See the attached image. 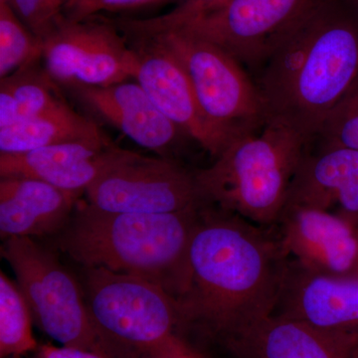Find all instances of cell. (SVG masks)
<instances>
[{"label": "cell", "mask_w": 358, "mask_h": 358, "mask_svg": "<svg viewBox=\"0 0 358 358\" xmlns=\"http://www.w3.org/2000/svg\"><path fill=\"white\" fill-rule=\"evenodd\" d=\"M120 31L136 56L134 81L190 140L217 157L230 140L202 114L189 79L176 56L150 35Z\"/></svg>", "instance_id": "obj_11"}, {"label": "cell", "mask_w": 358, "mask_h": 358, "mask_svg": "<svg viewBox=\"0 0 358 358\" xmlns=\"http://www.w3.org/2000/svg\"><path fill=\"white\" fill-rule=\"evenodd\" d=\"M257 75L267 122L288 127L310 143L358 83L357 7L348 0H320Z\"/></svg>", "instance_id": "obj_2"}, {"label": "cell", "mask_w": 358, "mask_h": 358, "mask_svg": "<svg viewBox=\"0 0 358 358\" xmlns=\"http://www.w3.org/2000/svg\"><path fill=\"white\" fill-rule=\"evenodd\" d=\"M348 1L358 8V0H348Z\"/></svg>", "instance_id": "obj_29"}, {"label": "cell", "mask_w": 358, "mask_h": 358, "mask_svg": "<svg viewBox=\"0 0 358 358\" xmlns=\"http://www.w3.org/2000/svg\"><path fill=\"white\" fill-rule=\"evenodd\" d=\"M33 315L17 282L0 273V357L18 358L36 352Z\"/></svg>", "instance_id": "obj_21"}, {"label": "cell", "mask_w": 358, "mask_h": 358, "mask_svg": "<svg viewBox=\"0 0 358 358\" xmlns=\"http://www.w3.org/2000/svg\"><path fill=\"white\" fill-rule=\"evenodd\" d=\"M278 232L289 259L319 274L358 275V227L338 214L306 206L285 207Z\"/></svg>", "instance_id": "obj_12"}, {"label": "cell", "mask_w": 358, "mask_h": 358, "mask_svg": "<svg viewBox=\"0 0 358 358\" xmlns=\"http://www.w3.org/2000/svg\"><path fill=\"white\" fill-rule=\"evenodd\" d=\"M70 0H8L18 17L39 39L48 36L60 20Z\"/></svg>", "instance_id": "obj_24"}, {"label": "cell", "mask_w": 358, "mask_h": 358, "mask_svg": "<svg viewBox=\"0 0 358 358\" xmlns=\"http://www.w3.org/2000/svg\"><path fill=\"white\" fill-rule=\"evenodd\" d=\"M310 143L358 152V83L327 115Z\"/></svg>", "instance_id": "obj_23"}, {"label": "cell", "mask_w": 358, "mask_h": 358, "mask_svg": "<svg viewBox=\"0 0 358 358\" xmlns=\"http://www.w3.org/2000/svg\"><path fill=\"white\" fill-rule=\"evenodd\" d=\"M42 41L44 68L58 85L108 86L134 79L136 56L114 21L64 16Z\"/></svg>", "instance_id": "obj_9"}, {"label": "cell", "mask_w": 358, "mask_h": 358, "mask_svg": "<svg viewBox=\"0 0 358 358\" xmlns=\"http://www.w3.org/2000/svg\"><path fill=\"white\" fill-rule=\"evenodd\" d=\"M291 205L331 211L358 227V152L308 145L289 186Z\"/></svg>", "instance_id": "obj_17"}, {"label": "cell", "mask_w": 358, "mask_h": 358, "mask_svg": "<svg viewBox=\"0 0 358 358\" xmlns=\"http://www.w3.org/2000/svg\"><path fill=\"white\" fill-rule=\"evenodd\" d=\"M308 143L282 124L235 136L213 164L194 171L202 199L260 226L281 217Z\"/></svg>", "instance_id": "obj_4"}, {"label": "cell", "mask_w": 358, "mask_h": 358, "mask_svg": "<svg viewBox=\"0 0 358 358\" xmlns=\"http://www.w3.org/2000/svg\"><path fill=\"white\" fill-rule=\"evenodd\" d=\"M169 358H200L196 353L193 352L192 350H187V352H185L182 353H179V355H173V357H171Z\"/></svg>", "instance_id": "obj_28"}, {"label": "cell", "mask_w": 358, "mask_h": 358, "mask_svg": "<svg viewBox=\"0 0 358 358\" xmlns=\"http://www.w3.org/2000/svg\"><path fill=\"white\" fill-rule=\"evenodd\" d=\"M18 358H22V357H18ZM33 358V357H32Z\"/></svg>", "instance_id": "obj_32"}, {"label": "cell", "mask_w": 358, "mask_h": 358, "mask_svg": "<svg viewBox=\"0 0 358 358\" xmlns=\"http://www.w3.org/2000/svg\"><path fill=\"white\" fill-rule=\"evenodd\" d=\"M40 60L20 68L0 83V129L36 117L67 103L57 83Z\"/></svg>", "instance_id": "obj_20"}, {"label": "cell", "mask_w": 358, "mask_h": 358, "mask_svg": "<svg viewBox=\"0 0 358 358\" xmlns=\"http://www.w3.org/2000/svg\"><path fill=\"white\" fill-rule=\"evenodd\" d=\"M236 358H352L358 333H334L272 313L224 341Z\"/></svg>", "instance_id": "obj_15"}, {"label": "cell", "mask_w": 358, "mask_h": 358, "mask_svg": "<svg viewBox=\"0 0 358 358\" xmlns=\"http://www.w3.org/2000/svg\"><path fill=\"white\" fill-rule=\"evenodd\" d=\"M229 0H180L178 6L164 15L152 17L160 24H174L192 16L218 8Z\"/></svg>", "instance_id": "obj_26"}, {"label": "cell", "mask_w": 358, "mask_h": 358, "mask_svg": "<svg viewBox=\"0 0 358 358\" xmlns=\"http://www.w3.org/2000/svg\"><path fill=\"white\" fill-rule=\"evenodd\" d=\"M108 138L93 120L68 103L0 129V154H21L49 145Z\"/></svg>", "instance_id": "obj_19"}, {"label": "cell", "mask_w": 358, "mask_h": 358, "mask_svg": "<svg viewBox=\"0 0 358 358\" xmlns=\"http://www.w3.org/2000/svg\"><path fill=\"white\" fill-rule=\"evenodd\" d=\"M33 358H115L102 350L72 346L40 345Z\"/></svg>", "instance_id": "obj_27"}, {"label": "cell", "mask_w": 358, "mask_h": 358, "mask_svg": "<svg viewBox=\"0 0 358 358\" xmlns=\"http://www.w3.org/2000/svg\"><path fill=\"white\" fill-rule=\"evenodd\" d=\"M1 254L43 333L60 345L105 352L82 285L55 254L28 237L4 240Z\"/></svg>", "instance_id": "obj_7"}, {"label": "cell", "mask_w": 358, "mask_h": 358, "mask_svg": "<svg viewBox=\"0 0 358 358\" xmlns=\"http://www.w3.org/2000/svg\"><path fill=\"white\" fill-rule=\"evenodd\" d=\"M289 261L278 234L204 202L178 299L186 329L224 341L272 315Z\"/></svg>", "instance_id": "obj_1"}, {"label": "cell", "mask_w": 358, "mask_h": 358, "mask_svg": "<svg viewBox=\"0 0 358 358\" xmlns=\"http://www.w3.org/2000/svg\"><path fill=\"white\" fill-rule=\"evenodd\" d=\"M85 193L96 208L117 213H171L204 203L194 171L171 157L129 150Z\"/></svg>", "instance_id": "obj_10"}, {"label": "cell", "mask_w": 358, "mask_h": 358, "mask_svg": "<svg viewBox=\"0 0 358 358\" xmlns=\"http://www.w3.org/2000/svg\"><path fill=\"white\" fill-rule=\"evenodd\" d=\"M43 41L35 36L8 3H0V78L42 60Z\"/></svg>", "instance_id": "obj_22"}, {"label": "cell", "mask_w": 358, "mask_h": 358, "mask_svg": "<svg viewBox=\"0 0 358 358\" xmlns=\"http://www.w3.org/2000/svg\"><path fill=\"white\" fill-rule=\"evenodd\" d=\"M162 1H164V0H162ZM167 1H169V2H178L180 1V0H167Z\"/></svg>", "instance_id": "obj_30"}, {"label": "cell", "mask_w": 358, "mask_h": 358, "mask_svg": "<svg viewBox=\"0 0 358 358\" xmlns=\"http://www.w3.org/2000/svg\"><path fill=\"white\" fill-rule=\"evenodd\" d=\"M320 0H229L225 4L174 23L152 24L182 28L208 40L258 73L285 35Z\"/></svg>", "instance_id": "obj_8"}, {"label": "cell", "mask_w": 358, "mask_h": 358, "mask_svg": "<svg viewBox=\"0 0 358 358\" xmlns=\"http://www.w3.org/2000/svg\"><path fill=\"white\" fill-rule=\"evenodd\" d=\"M81 194L39 179L1 178L0 235L14 237L59 234L69 222Z\"/></svg>", "instance_id": "obj_18"}, {"label": "cell", "mask_w": 358, "mask_h": 358, "mask_svg": "<svg viewBox=\"0 0 358 358\" xmlns=\"http://www.w3.org/2000/svg\"><path fill=\"white\" fill-rule=\"evenodd\" d=\"M85 301L105 352L115 358H169L189 350L178 301L138 275L84 268Z\"/></svg>", "instance_id": "obj_5"}, {"label": "cell", "mask_w": 358, "mask_h": 358, "mask_svg": "<svg viewBox=\"0 0 358 358\" xmlns=\"http://www.w3.org/2000/svg\"><path fill=\"white\" fill-rule=\"evenodd\" d=\"M72 89L90 110L141 147L162 157H167L183 138H189L157 108L138 82Z\"/></svg>", "instance_id": "obj_16"}, {"label": "cell", "mask_w": 358, "mask_h": 358, "mask_svg": "<svg viewBox=\"0 0 358 358\" xmlns=\"http://www.w3.org/2000/svg\"><path fill=\"white\" fill-rule=\"evenodd\" d=\"M113 21L122 31L154 37L176 56L189 79L202 114L230 141L265 126V108L254 79L221 47L182 28L157 26L147 20Z\"/></svg>", "instance_id": "obj_6"}, {"label": "cell", "mask_w": 358, "mask_h": 358, "mask_svg": "<svg viewBox=\"0 0 358 358\" xmlns=\"http://www.w3.org/2000/svg\"><path fill=\"white\" fill-rule=\"evenodd\" d=\"M334 333H358V275L312 272L289 259L275 312Z\"/></svg>", "instance_id": "obj_14"}, {"label": "cell", "mask_w": 358, "mask_h": 358, "mask_svg": "<svg viewBox=\"0 0 358 358\" xmlns=\"http://www.w3.org/2000/svg\"><path fill=\"white\" fill-rule=\"evenodd\" d=\"M126 152L105 138L70 141L21 154H0V176L39 179L82 194Z\"/></svg>", "instance_id": "obj_13"}, {"label": "cell", "mask_w": 358, "mask_h": 358, "mask_svg": "<svg viewBox=\"0 0 358 358\" xmlns=\"http://www.w3.org/2000/svg\"><path fill=\"white\" fill-rule=\"evenodd\" d=\"M157 1L162 0H70L64 15L70 20H83L103 11L115 13L129 10Z\"/></svg>", "instance_id": "obj_25"}, {"label": "cell", "mask_w": 358, "mask_h": 358, "mask_svg": "<svg viewBox=\"0 0 358 358\" xmlns=\"http://www.w3.org/2000/svg\"><path fill=\"white\" fill-rule=\"evenodd\" d=\"M203 205L171 213H117L78 202L59 246L84 268L138 275L178 300L185 287L186 257Z\"/></svg>", "instance_id": "obj_3"}, {"label": "cell", "mask_w": 358, "mask_h": 358, "mask_svg": "<svg viewBox=\"0 0 358 358\" xmlns=\"http://www.w3.org/2000/svg\"><path fill=\"white\" fill-rule=\"evenodd\" d=\"M352 358H358V348L357 352H355V355H353Z\"/></svg>", "instance_id": "obj_31"}]
</instances>
